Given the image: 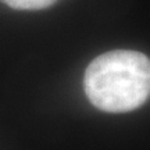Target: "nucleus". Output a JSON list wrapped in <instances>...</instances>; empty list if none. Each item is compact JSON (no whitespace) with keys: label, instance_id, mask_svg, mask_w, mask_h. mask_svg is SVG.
<instances>
[{"label":"nucleus","instance_id":"nucleus-2","mask_svg":"<svg viewBox=\"0 0 150 150\" xmlns=\"http://www.w3.org/2000/svg\"><path fill=\"white\" fill-rule=\"evenodd\" d=\"M1 1L16 10H43L53 6L57 0H1Z\"/></svg>","mask_w":150,"mask_h":150},{"label":"nucleus","instance_id":"nucleus-1","mask_svg":"<svg viewBox=\"0 0 150 150\" xmlns=\"http://www.w3.org/2000/svg\"><path fill=\"white\" fill-rule=\"evenodd\" d=\"M91 103L106 112H128L150 96V60L135 50H111L88 65L83 78Z\"/></svg>","mask_w":150,"mask_h":150}]
</instances>
